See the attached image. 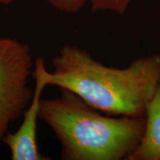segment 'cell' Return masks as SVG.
<instances>
[{"instance_id":"6da1fadb","label":"cell","mask_w":160,"mask_h":160,"mask_svg":"<svg viewBox=\"0 0 160 160\" xmlns=\"http://www.w3.org/2000/svg\"><path fill=\"white\" fill-rule=\"evenodd\" d=\"M48 86L71 91L105 114L145 117L160 82V54L133 59L123 68L94 59L85 49L65 45L52 59Z\"/></svg>"},{"instance_id":"7a4b0ae2","label":"cell","mask_w":160,"mask_h":160,"mask_svg":"<svg viewBox=\"0 0 160 160\" xmlns=\"http://www.w3.org/2000/svg\"><path fill=\"white\" fill-rule=\"evenodd\" d=\"M41 119L61 145L63 160H121L142 137L145 117L105 114L66 90L42 99Z\"/></svg>"},{"instance_id":"3957f363","label":"cell","mask_w":160,"mask_h":160,"mask_svg":"<svg viewBox=\"0 0 160 160\" xmlns=\"http://www.w3.org/2000/svg\"><path fill=\"white\" fill-rule=\"evenodd\" d=\"M34 61L28 43L0 36V148L10 125L22 117L31 100L28 80Z\"/></svg>"},{"instance_id":"277c9868","label":"cell","mask_w":160,"mask_h":160,"mask_svg":"<svg viewBox=\"0 0 160 160\" xmlns=\"http://www.w3.org/2000/svg\"><path fill=\"white\" fill-rule=\"evenodd\" d=\"M48 71L45 60L37 57L32 74L35 87L30 104L22 115V122L17 131L13 133L8 132L3 139V144L8 148L12 160L51 159L40 153L37 144V122L43 91L48 86Z\"/></svg>"},{"instance_id":"5b68a950","label":"cell","mask_w":160,"mask_h":160,"mask_svg":"<svg viewBox=\"0 0 160 160\" xmlns=\"http://www.w3.org/2000/svg\"><path fill=\"white\" fill-rule=\"evenodd\" d=\"M142 137L126 160H160V82L146 108Z\"/></svg>"},{"instance_id":"8992f818","label":"cell","mask_w":160,"mask_h":160,"mask_svg":"<svg viewBox=\"0 0 160 160\" xmlns=\"http://www.w3.org/2000/svg\"><path fill=\"white\" fill-rule=\"evenodd\" d=\"M132 0H89L91 11L93 12L109 11L123 14Z\"/></svg>"},{"instance_id":"52a82bcc","label":"cell","mask_w":160,"mask_h":160,"mask_svg":"<svg viewBox=\"0 0 160 160\" xmlns=\"http://www.w3.org/2000/svg\"><path fill=\"white\" fill-rule=\"evenodd\" d=\"M53 8L68 13L79 11L89 0H46Z\"/></svg>"},{"instance_id":"ba28073f","label":"cell","mask_w":160,"mask_h":160,"mask_svg":"<svg viewBox=\"0 0 160 160\" xmlns=\"http://www.w3.org/2000/svg\"><path fill=\"white\" fill-rule=\"evenodd\" d=\"M19 0H0V5H9Z\"/></svg>"}]
</instances>
